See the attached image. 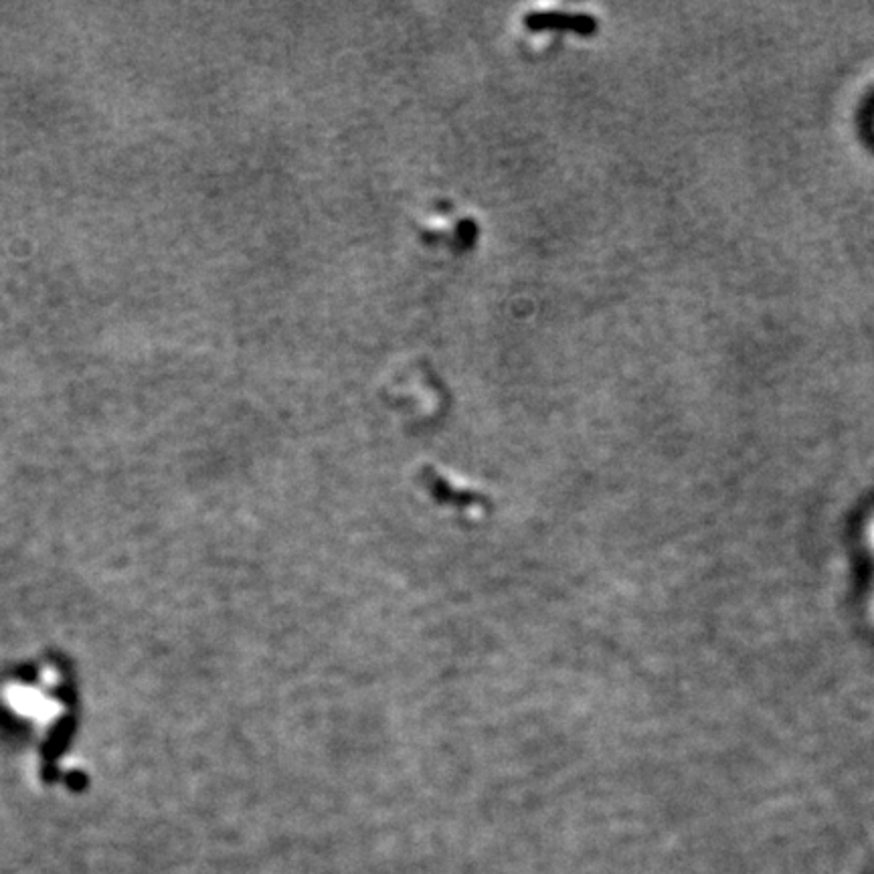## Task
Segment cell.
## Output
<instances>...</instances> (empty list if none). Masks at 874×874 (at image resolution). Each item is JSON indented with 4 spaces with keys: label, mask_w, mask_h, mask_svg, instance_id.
Here are the masks:
<instances>
[{
    "label": "cell",
    "mask_w": 874,
    "mask_h": 874,
    "mask_svg": "<svg viewBox=\"0 0 874 874\" xmlns=\"http://www.w3.org/2000/svg\"><path fill=\"white\" fill-rule=\"evenodd\" d=\"M864 541H866V547H868V551L872 553V557H874V514L870 516V520L866 522V529H864Z\"/></svg>",
    "instance_id": "obj_2"
},
{
    "label": "cell",
    "mask_w": 874,
    "mask_h": 874,
    "mask_svg": "<svg viewBox=\"0 0 874 874\" xmlns=\"http://www.w3.org/2000/svg\"><path fill=\"white\" fill-rule=\"evenodd\" d=\"M868 614H870V618L874 620V585H872V591H870V599H868Z\"/></svg>",
    "instance_id": "obj_3"
},
{
    "label": "cell",
    "mask_w": 874,
    "mask_h": 874,
    "mask_svg": "<svg viewBox=\"0 0 874 874\" xmlns=\"http://www.w3.org/2000/svg\"><path fill=\"white\" fill-rule=\"evenodd\" d=\"M531 29H571L579 35H591L597 27L589 15H565V13H531L527 17Z\"/></svg>",
    "instance_id": "obj_1"
}]
</instances>
